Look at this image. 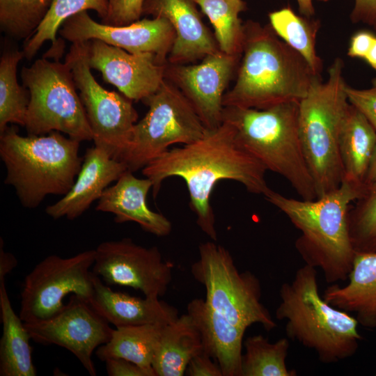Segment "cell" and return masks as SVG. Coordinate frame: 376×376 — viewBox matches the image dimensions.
<instances>
[{
  "mask_svg": "<svg viewBox=\"0 0 376 376\" xmlns=\"http://www.w3.org/2000/svg\"><path fill=\"white\" fill-rule=\"evenodd\" d=\"M266 171L237 143L233 127L226 121L216 128L206 129L192 143L168 150L142 169V174L152 182L155 198L165 179L176 176L185 180L196 224L213 241L217 240V232L210 198L216 185L222 180H234L249 192L264 196L270 189Z\"/></svg>",
  "mask_w": 376,
  "mask_h": 376,
  "instance_id": "1",
  "label": "cell"
},
{
  "mask_svg": "<svg viewBox=\"0 0 376 376\" xmlns=\"http://www.w3.org/2000/svg\"><path fill=\"white\" fill-rule=\"evenodd\" d=\"M233 88L224 107L265 109L300 102L320 75L297 51L281 40L270 24H244L242 52Z\"/></svg>",
  "mask_w": 376,
  "mask_h": 376,
  "instance_id": "2",
  "label": "cell"
},
{
  "mask_svg": "<svg viewBox=\"0 0 376 376\" xmlns=\"http://www.w3.org/2000/svg\"><path fill=\"white\" fill-rule=\"evenodd\" d=\"M365 186L343 179L336 189L315 200H297L269 189L265 198L279 208L301 232L295 246L305 264L320 269L328 283L345 281L355 251L348 229L352 202Z\"/></svg>",
  "mask_w": 376,
  "mask_h": 376,
  "instance_id": "3",
  "label": "cell"
},
{
  "mask_svg": "<svg viewBox=\"0 0 376 376\" xmlns=\"http://www.w3.org/2000/svg\"><path fill=\"white\" fill-rule=\"evenodd\" d=\"M80 141L53 131L22 136L15 127L0 132V157L6 175L4 183L14 187L26 208H36L48 195H65L74 185L84 157Z\"/></svg>",
  "mask_w": 376,
  "mask_h": 376,
  "instance_id": "4",
  "label": "cell"
},
{
  "mask_svg": "<svg viewBox=\"0 0 376 376\" xmlns=\"http://www.w3.org/2000/svg\"><path fill=\"white\" fill-rule=\"evenodd\" d=\"M279 296L275 316L286 321L288 339L315 351L324 363L339 362L357 352L362 339L359 323L320 295L315 267H299L290 282L281 285Z\"/></svg>",
  "mask_w": 376,
  "mask_h": 376,
  "instance_id": "5",
  "label": "cell"
},
{
  "mask_svg": "<svg viewBox=\"0 0 376 376\" xmlns=\"http://www.w3.org/2000/svg\"><path fill=\"white\" fill-rule=\"evenodd\" d=\"M299 102L265 109L224 107L222 122L234 128L237 143L267 170L285 178L304 200L317 198L299 132Z\"/></svg>",
  "mask_w": 376,
  "mask_h": 376,
  "instance_id": "6",
  "label": "cell"
},
{
  "mask_svg": "<svg viewBox=\"0 0 376 376\" xmlns=\"http://www.w3.org/2000/svg\"><path fill=\"white\" fill-rule=\"evenodd\" d=\"M343 67L336 58L327 81L317 78L299 104V136L317 198L338 188L344 178L339 140L350 103Z\"/></svg>",
  "mask_w": 376,
  "mask_h": 376,
  "instance_id": "7",
  "label": "cell"
},
{
  "mask_svg": "<svg viewBox=\"0 0 376 376\" xmlns=\"http://www.w3.org/2000/svg\"><path fill=\"white\" fill-rule=\"evenodd\" d=\"M21 79L30 95L24 126L28 134L57 131L80 142L93 140L72 70L65 61L38 59L22 68Z\"/></svg>",
  "mask_w": 376,
  "mask_h": 376,
  "instance_id": "8",
  "label": "cell"
},
{
  "mask_svg": "<svg viewBox=\"0 0 376 376\" xmlns=\"http://www.w3.org/2000/svg\"><path fill=\"white\" fill-rule=\"evenodd\" d=\"M199 258L191 267L206 291V303L232 324L246 329L260 324L267 331L276 327L261 302V285L251 272H240L229 251L214 242L198 246Z\"/></svg>",
  "mask_w": 376,
  "mask_h": 376,
  "instance_id": "9",
  "label": "cell"
},
{
  "mask_svg": "<svg viewBox=\"0 0 376 376\" xmlns=\"http://www.w3.org/2000/svg\"><path fill=\"white\" fill-rule=\"evenodd\" d=\"M142 102L148 110L134 125L130 146L121 160L132 172L143 169L171 145L198 140L206 130L186 97L166 78Z\"/></svg>",
  "mask_w": 376,
  "mask_h": 376,
  "instance_id": "10",
  "label": "cell"
},
{
  "mask_svg": "<svg viewBox=\"0 0 376 376\" xmlns=\"http://www.w3.org/2000/svg\"><path fill=\"white\" fill-rule=\"evenodd\" d=\"M65 61L72 70L95 146L121 161L138 119L132 100L104 88L95 80L88 63V42L72 43Z\"/></svg>",
  "mask_w": 376,
  "mask_h": 376,
  "instance_id": "11",
  "label": "cell"
},
{
  "mask_svg": "<svg viewBox=\"0 0 376 376\" xmlns=\"http://www.w3.org/2000/svg\"><path fill=\"white\" fill-rule=\"evenodd\" d=\"M95 249L69 258L50 255L39 262L25 276L21 291L19 317L24 323L52 318L65 306L71 294L88 301L93 291V267Z\"/></svg>",
  "mask_w": 376,
  "mask_h": 376,
  "instance_id": "12",
  "label": "cell"
},
{
  "mask_svg": "<svg viewBox=\"0 0 376 376\" xmlns=\"http://www.w3.org/2000/svg\"><path fill=\"white\" fill-rule=\"evenodd\" d=\"M173 267L157 246L146 248L123 238L97 246L92 272L108 285L131 287L146 297L159 298L168 290Z\"/></svg>",
  "mask_w": 376,
  "mask_h": 376,
  "instance_id": "13",
  "label": "cell"
},
{
  "mask_svg": "<svg viewBox=\"0 0 376 376\" xmlns=\"http://www.w3.org/2000/svg\"><path fill=\"white\" fill-rule=\"evenodd\" d=\"M24 324L33 341L68 350L91 376L97 375L93 353L110 340L113 331L88 300L74 294L52 318Z\"/></svg>",
  "mask_w": 376,
  "mask_h": 376,
  "instance_id": "14",
  "label": "cell"
},
{
  "mask_svg": "<svg viewBox=\"0 0 376 376\" xmlns=\"http://www.w3.org/2000/svg\"><path fill=\"white\" fill-rule=\"evenodd\" d=\"M240 58L219 49L198 64L167 63L165 78L186 97L206 129L222 123L224 95Z\"/></svg>",
  "mask_w": 376,
  "mask_h": 376,
  "instance_id": "15",
  "label": "cell"
},
{
  "mask_svg": "<svg viewBox=\"0 0 376 376\" xmlns=\"http://www.w3.org/2000/svg\"><path fill=\"white\" fill-rule=\"evenodd\" d=\"M59 34L72 43L99 40L130 53H152L164 63H168L175 38L173 26L163 17L143 18L128 25L111 26L95 22L86 10L67 19Z\"/></svg>",
  "mask_w": 376,
  "mask_h": 376,
  "instance_id": "16",
  "label": "cell"
},
{
  "mask_svg": "<svg viewBox=\"0 0 376 376\" xmlns=\"http://www.w3.org/2000/svg\"><path fill=\"white\" fill-rule=\"evenodd\" d=\"M87 42L91 70L100 72L105 82L132 101H142L153 94L165 79L167 63L154 54L130 53L99 40Z\"/></svg>",
  "mask_w": 376,
  "mask_h": 376,
  "instance_id": "17",
  "label": "cell"
},
{
  "mask_svg": "<svg viewBox=\"0 0 376 376\" xmlns=\"http://www.w3.org/2000/svg\"><path fill=\"white\" fill-rule=\"evenodd\" d=\"M143 15L165 18L173 26L175 38L169 63L187 64L219 50L194 0H144Z\"/></svg>",
  "mask_w": 376,
  "mask_h": 376,
  "instance_id": "18",
  "label": "cell"
},
{
  "mask_svg": "<svg viewBox=\"0 0 376 376\" xmlns=\"http://www.w3.org/2000/svg\"><path fill=\"white\" fill-rule=\"evenodd\" d=\"M127 170L124 162L112 158L104 150L88 148L74 185L61 199L47 206L45 212L54 219L78 218Z\"/></svg>",
  "mask_w": 376,
  "mask_h": 376,
  "instance_id": "19",
  "label": "cell"
},
{
  "mask_svg": "<svg viewBox=\"0 0 376 376\" xmlns=\"http://www.w3.org/2000/svg\"><path fill=\"white\" fill-rule=\"evenodd\" d=\"M152 187L149 178H138L127 170L113 185L104 191L95 210L112 213L116 223L133 221L147 233L166 236L172 230L171 221L162 214L150 210L146 203Z\"/></svg>",
  "mask_w": 376,
  "mask_h": 376,
  "instance_id": "20",
  "label": "cell"
},
{
  "mask_svg": "<svg viewBox=\"0 0 376 376\" xmlns=\"http://www.w3.org/2000/svg\"><path fill=\"white\" fill-rule=\"evenodd\" d=\"M92 281L93 291L89 303L116 327L168 324L179 317L175 307L159 298L145 297L141 299L113 291L94 273Z\"/></svg>",
  "mask_w": 376,
  "mask_h": 376,
  "instance_id": "21",
  "label": "cell"
},
{
  "mask_svg": "<svg viewBox=\"0 0 376 376\" xmlns=\"http://www.w3.org/2000/svg\"><path fill=\"white\" fill-rule=\"evenodd\" d=\"M187 310L201 334L203 352L219 363L223 376H242L246 330L214 311L204 299L191 300Z\"/></svg>",
  "mask_w": 376,
  "mask_h": 376,
  "instance_id": "22",
  "label": "cell"
},
{
  "mask_svg": "<svg viewBox=\"0 0 376 376\" xmlns=\"http://www.w3.org/2000/svg\"><path fill=\"white\" fill-rule=\"evenodd\" d=\"M349 282L336 283L324 292L323 299L332 306L356 314L359 324L376 327V252L355 253Z\"/></svg>",
  "mask_w": 376,
  "mask_h": 376,
  "instance_id": "23",
  "label": "cell"
},
{
  "mask_svg": "<svg viewBox=\"0 0 376 376\" xmlns=\"http://www.w3.org/2000/svg\"><path fill=\"white\" fill-rule=\"evenodd\" d=\"M203 351L198 329L191 317L183 314L164 327L152 367L156 376H182L191 359Z\"/></svg>",
  "mask_w": 376,
  "mask_h": 376,
  "instance_id": "24",
  "label": "cell"
},
{
  "mask_svg": "<svg viewBox=\"0 0 376 376\" xmlns=\"http://www.w3.org/2000/svg\"><path fill=\"white\" fill-rule=\"evenodd\" d=\"M0 308L3 332L0 340V376H36L31 336L14 311L5 281L0 282Z\"/></svg>",
  "mask_w": 376,
  "mask_h": 376,
  "instance_id": "25",
  "label": "cell"
},
{
  "mask_svg": "<svg viewBox=\"0 0 376 376\" xmlns=\"http://www.w3.org/2000/svg\"><path fill=\"white\" fill-rule=\"evenodd\" d=\"M376 146V130L351 104L339 140L344 178L365 186L368 167Z\"/></svg>",
  "mask_w": 376,
  "mask_h": 376,
  "instance_id": "26",
  "label": "cell"
},
{
  "mask_svg": "<svg viewBox=\"0 0 376 376\" xmlns=\"http://www.w3.org/2000/svg\"><path fill=\"white\" fill-rule=\"evenodd\" d=\"M165 325L116 327L110 340L98 347L95 354L103 362L110 358H123L143 368L153 369L152 360Z\"/></svg>",
  "mask_w": 376,
  "mask_h": 376,
  "instance_id": "27",
  "label": "cell"
},
{
  "mask_svg": "<svg viewBox=\"0 0 376 376\" xmlns=\"http://www.w3.org/2000/svg\"><path fill=\"white\" fill-rule=\"evenodd\" d=\"M93 10L104 20L108 14L109 0H53L49 10L35 34L24 42L22 52L26 59H31L46 41H51L52 49L59 58L63 45L58 42L56 34L63 23L82 11Z\"/></svg>",
  "mask_w": 376,
  "mask_h": 376,
  "instance_id": "28",
  "label": "cell"
},
{
  "mask_svg": "<svg viewBox=\"0 0 376 376\" xmlns=\"http://www.w3.org/2000/svg\"><path fill=\"white\" fill-rule=\"evenodd\" d=\"M269 19L276 35L300 54L313 72L320 76L323 64L315 49L320 21L298 15L290 6L269 13Z\"/></svg>",
  "mask_w": 376,
  "mask_h": 376,
  "instance_id": "29",
  "label": "cell"
},
{
  "mask_svg": "<svg viewBox=\"0 0 376 376\" xmlns=\"http://www.w3.org/2000/svg\"><path fill=\"white\" fill-rule=\"evenodd\" d=\"M24 58L22 51L8 49L0 58V132L9 123L24 126L30 101L29 92L20 86L17 78V68Z\"/></svg>",
  "mask_w": 376,
  "mask_h": 376,
  "instance_id": "30",
  "label": "cell"
},
{
  "mask_svg": "<svg viewBox=\"0 0 376 376\" xmlns=\"http://www.w3.org/2000/svg\"><path fill=\"white\" fill-rule=\"evenodd\" d=\"M208 17L219 49L231 55L242 56L244 24L239 15L246 9L242 0H194Z\"/></svg>",
  "mask_w": 376,
  "mask_h": 376,
  "instance_id": "31",
  "label": "cell"
},
{
  "mask_svg": "<svg viewBox=\"0 0 376 376\" xmlns=\"http://www.w3.org/2000/svg\"><path fill=\"white\" fill-rule=\"evenodd\" d=\"M242 357V376H295L288 370L285 360L290 347L289 339L282 338L272 343L259 334L246 338Z\"/></svg>",
  "mask_w": 376,
  "mask_h": 376,
  "instance_id": "32",
  "label": "cell"
},
{
  "mask_svg": "<svg viewBox=\"0 0 376 376\" xmlns=\"http://www.w3.org/2000/svg\"><path fill=\"white\" fill-rule=\"evenodd\" d=\"M53 0H0V29L27 41L45 19Z\"/></svg>",
  "mask_w": 376,
  "mask_h": 376,
  "instance_id": "33",
  "label": "cell"
},
{
  "mask_svg": "<svg viewBox=\"0 0 376 376\" xmlns=\"http://www.w3.org/2000/svg\"><path fill=\"white\" fill-rule=\"evenodd\" d=\"M350 207L348 229L355 253L376 252V183L365 185Z\"/></svg>",
  "mask_w": 376,
  "mask_h": 376,
  "instance_id": "34",
  "label": "cell"
},
{
  "mask_svg": "<svg viewBox=\"0 0 376 376\" xmlns=\"http://www.w3.org/2000/svg\"><path fill=\"white\" fill-rule=\"evenodd\" d=\"M144 0H109V10L102 23L111 26L132 24L142 17Z\"/></svg>",
  "mask_w": 376,
  "mask_h": 376,
  "instance_id": "35",
  "label": "cell"
},
{
  "mask_svg": "<svg viewBox=\"0 0 376 376\" xmlns=\"http://www.w3.org/2000/svg\"><path fill=\"white\" fill-rule=\"evenodd\" d=\"M349 102L359 110L376 130V88L357 89L346 85Z\"/></svg>",
  "mask_w": 376,
  "mask_h": 376,
  "instance_id": "36",
  "label": "cell"
},
{
  "mask_svg": "<svg viewBox=\"0 0 376 376\" xmlns=\"http://www.w3.org/2000/svg\"><path fill=\"white\" fill-rule=\"evenodd\" d=\"M109 376H156L153 369H146L123 358H110L105 361Z\"/></svg>",
  "mask_w": 376,
  "mask_h": 376,
  "instance_id": "37",
  "label": "cell"
},
{
  "mask_svg": "<svg viewBox=\"0 0 376 376\" xmlns=\"http://www.w3.org/2000/svg\"><path fill=\"white\" fill-rule=\"evenodd\" d=\"M185 373L189 376H223L219 363L203 351L191 359Z\"/></svg>",
  "mask_w": 376,
  "mask_h": 376,
  "instance_id": "38",
  "label": "cell"
},
{
  "mask_svg": "<svg viewBox=\"0 0 376 376\" xmlns=\"http://www.w3.org/2000/svg\"><path fill=\"white\" fill-rule=\"evenodd\" d=\"M350 19L354 23L362 22L376 30V0H354Z\"/></svg>",
  "mask_w": 376,
  "mask_h": 376,
  "instance_id": "39",
  "label": "cell"
},
{
  "mask_svg": "<svg viewBox=\"0 0 376 376\" xmlns=\"http://www.w3.org/2000/svg\"><path fill=\"white\" fill-rule=\"evenodd\" d=\"M375 36L366 31L356 33L351 38L348 48V56L363 58L368 52Z\"/></svg>",
  "mask_w": 376,
  "mask_h": 376,
  "instance_id": "40",
  "label": "cell"
},
{
  "mask_svg": "<svg viewBox=\"0 0 376 376\" xmlns=\"http://www.w3.org/2000/svg\"><path fill=\"white\" fill-rule=\"evenodd\" d=\"M17 260L15 257L9 252H6L3 249V242L0 239V282L5 281V276L11 272L16 267Z\"/></svg>",
  "mask_w": 376,
  "mask_h": 376,
  "instance_id": "41",
  "label": "cell"
},
{
  "mask_svg": "<svg viewBox=\"0 0 376 376\" xmlns=\"http://www.w3.org/2000/svg\"><path fill=\"white\" fill-rule=\"evenodd\" d=\"M299 13L306 17H311L315 13L313 0H297Z\"/></svg>",
  "mask_w": 376,
  "mask_h": 376,
  "instance_id": "42",
  "label": "cell"
},
{
  "mask_svg": "<svg viewBox=\"0 0 376 376\" xmlns=\"http://www.w3.org/2000/svg\"><path fill=\"white\" fill-rule=\"evenodd\" d=\"M376 183V146L368 167L365 185Z\"/></svg>",
  "mask_w": 376,
  "mask_h": 376,
  "instance_id": "43",
  "label": "cell"
},
{
  "mask_svg": "<svg viewBox=\"0 0 376 376\" xmlns=\"http://www.w3.org/2000/svg\"><path fill=\"white\" fill-rule=\"evenodd\" d=\"M364 59L371 68L376 70V36Z\"/></svg>",
  "mask_w": 376,
  "mask_h": 376,
  "instance_id": "44",
  "label": "cell"
},
{
  "mask_svg": "<svg viewBox=\"0 0 376 376\" xmlns=\"http://www.w3.org/2000/svg\"><path fill=\"white\" fill-rule=\"evenodd\" d=\"M372 84H373V87H375V88H376V78H375V79L373 80Z\"/></svg>",
  "mask_w": 376,
  "mask_h": 376,
  "instance_id": "45",
  "label": "cell"
},
{
  "mask_svg": "<svg viewBox=\"0 0 376 376\" xmlns=\"http://www.w3.org/2000/svg\"><path fill=\"white\" fill-rule=\"evenodd\" d=\"M318 1H328L329 0H318Z\"/></svg>",
  "mask_w": 376,
  "mask_h": 376,
  "instance_id": "46",
  "label": "cell"
},
{
  "mask_svg": "<svg viewBox=\"0 0 376 376\" xmlns=\"http://www.w3.org/2000/svg\"><path fill=\"white\" fill-rule=\"evenodd\" d=\"M375 375H376V374H375Z\"/></svg>",
  "mask_w": 376,
  "mask_h": 376,
  "instance_id": "47",
  "label": "cell"
}]
</instances>
